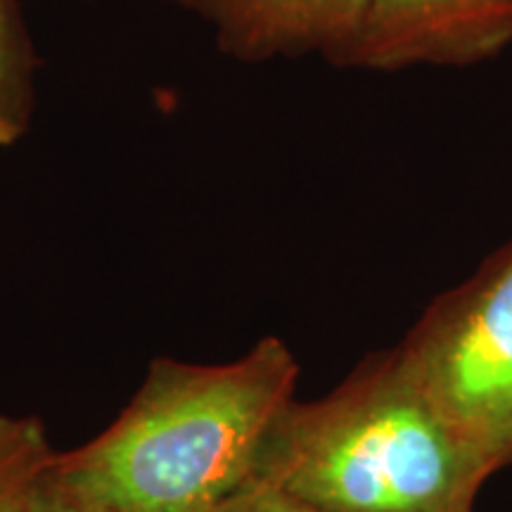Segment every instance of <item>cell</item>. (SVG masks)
I'll return each mask as SVG.
<instances>
[{
    "instance_id": "obj_8",
    "label": "cell",
    "mask_w": 512,
    "mask_h": 512,
    "mask_svg": "<svg viewBox=\"0 0 512 512\" xmlns=\"http://www.w3.org/2000/svg\"><path fill=\"white\" fill-rule=\"evenodd\" d=\"M209 512H325L313 508L302 498L292 496L290 491L280 489L271 479L252 475L247 482H242L233 494L223 498L219 505H214Z\"/></svg>"
},
{
    "instance_id": "obj_1",
    "label": "cell",
    "mask_w": 512,
    "mask_h": 512,
    "mask_svg": "<svg viewBox=\"0 0 512 512\" xmlns=\"http://www.w3.org/2000/svg\"><path fill=\"white\" fill-rule=\"evenodd\" d=\"M297 377V358L278 337L219 366L155 358L119 418L55 453L50 472L117 512H209L256 472Z\"/></svg>"
},
{
    "instance_id": "obj_9",
    "label": "cell",
    "mask_w": 512,
    "mask_h": 512,
    "mask_svg": "<svg viewBox=\"0 0 512 512\" xmlns=\"http://www.w3.org/2000/svg\"><path fill=\"white\" fill-rule=\"evenodd\" d=\"M36 512H117V510L105 508V505L81 496L79 491L69 489V486L62 484L48 467L46 477H43L41 482V489H38Z\"/></svg>"
},
{
    "instance_id": "obj_3",
    "label": "cell",
    "mask_w": 512,
    "mask_h": 512,
    "mask_svg": "<svg viewBox=\"0 0 512 512\" xmlns=\"http://www.w3.org/2000/svg\"><path fill=\"white\" fill-rule=\"evenodd\" d=\"M396 349L491 475L512 465V240L434 299Z\"/></svg>"
},
{
    "instance_id": "obj_6",
    "label": "cell",
    "mask_w": 512,
    "mask_h": 512,
    "mask_svg": "<svg viewBox=\"0 0 512 512\" xmlns=\"http://www.w3.org/2000/svg\"><path fill=\"white\" fill-rule=\"evenodd\" d=\"M53 456L41 420L0 415V512H36Z\"/></svg>"
},
{
    "instance_id": "obj_7",
    "label": "cell",
    "mask_w": 512,
    "mask_h": 512,
    "mask_svg": "<svg viewBox=\"0 0 512 512\" xmlns=\"http://www.w3.org/2000/svg\"><path fill=\"white\" fill-rule=\"evenodd\" d=\"M34 53L17 0H0V145L27 131L34 107Z\"/></svg>"
},
{
    "instance_id": "obj_5",
    "label": "cell",
    "mask_w": 512,
    "mask_h": 512,
    "mask_svg": "<svg viewBox=\"0 0 512 512\" xmlns=\"http://www.w3.org/2000/svg\"><path fill=\"white\" fill-rule=\"evenodd\" d=\"M214 24L223 53L245 62L318 53L335 64L354 46L368 0H176Z\"/></svg>"
},
{
    "instance_id": "obj_2",
    "label": "cell",
    "mask_w": 512,
    "mask_h": 512,
    "mask_svg": "<svg viewBox=\"0 0 512 512\" xmlns=\"http://www.w3.org/2000/svg\"><path fill=\"white\" fill-rule=\"evenodd\" d=\"M254 475L325 512H472L491 472L392 349L323 399L292 401Z\"/></svg>"
},
{
    "instance_id": "obj_4",
    "label": "cell",
    "mask_w": 512,
    "mask_h": 512,
    "mask_svg": "<svg viewBox=\"0 0 512 512\" xmlns=\"http://www.w3.org/2000/svg\"><path fill=\"white\" fill-rule=\"evenodd\" d=\"M512 43V0H368L342 67L475 64Z\"/></svg>"
}]
</instances>
